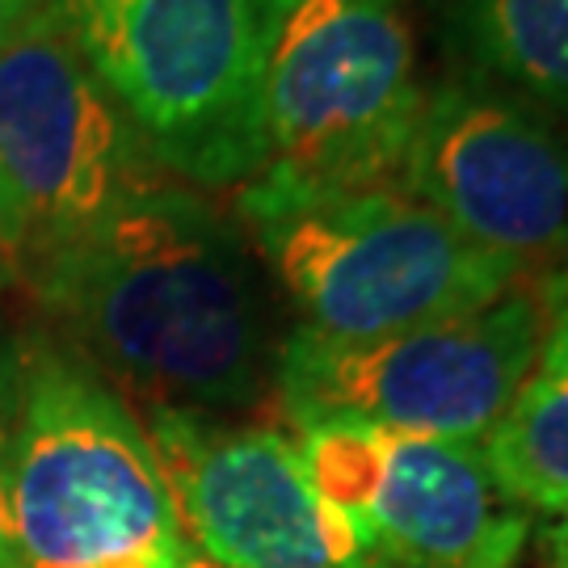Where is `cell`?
<instances>
[{"label": "cell", "mask_w": 568, "mask_h": 568, "mask_svg": "<svg viewBox=\"0 0 568 568\" xmlns=\"http://www.w3.org/2000/svg\"><path fill=\"white\" fill-rule=\"evenodd\" d=\"M55 342L143 408L236 417L274 392L257 253L224 206L152 178L26 278Z\"/></svg>", "instance_id": "6da1fadb"}, {"label": "cell", "mask_w": 568, "mask_h": 568, "mask_svg": "<svg viewBox=\"0 0 568 568\" xmlns=\"http://www.w3.org/2000/svg\"><path fill=\"white\" fill-rule=\"evenodd\" d=\"M9 568H178L185 535L126 396L55 337H21L4 450Z\"/></svg>", "instance_id": "7a4b0ae2"}, {"label": "cell", "mask_w": 568, "mask_h": 568, "mask_svg": "<svg viewBox=\"0 0 568 568\" xmlns=\"http://www.w3.org/2000/svg\"><path fill=\"white\" fill-rule=\"evenodd\" d=\"M304 333L371 342L493 304L530 278L464 241L405 185L283 190L244 182L232 206Z\"/></svg>", "instance_id": "3957f363"}, {"label": "cell", "mask_w": 568, "mask_h": 568, "mask_svg": "<svg viewBox=\"0 0 568 568\" xmlns=\"http://www.w3.org/2000/svg\"><path fill=\"white\" fill-rule=\"evenodd\" d=\"M39 4L169 178L241 190L262 173L265 72L295 0Z\"/></svg>", "instance_id": "277c9868"}, {"label": "cell", "mask_w": 568, "mask_h": 568, "mask_svg": "<svg viewBox=\"0 0 568 568\" xmlns=\"http://www.w3.org/2000/svg\"><path fill=\"white\" fill-rule=\"evenodd\" d=\"M544 337V291L530 274L493 304L371 342L291 328L278 342L274 396L286 426L345 417L384 434L480 443L527 379Z\"/></svg>", "instance_id": "5b68a950"}, {"label": "cell", "mask_w": 568, "mask_h": 568, "mask_svg": "<svg viewBox=\"0 0 568 568\" xmlns=\"http://www.w3.org/2000/svg\"><path fill=\"white\" fill-rule=\"evenodd\" d=\"M422 98L405 0H295L265 72L257 178L283 190L396 182Z\"/></svg>", "instance_id": "8992f818"}, {"label": "cell", "mask_w": 568, "mask_h": 568, "mask_svg": "<svg viewBox=\"0 0 568 568\" xmlns=\"http://www.w3.org/2000/svg\"><path fill=\"white\" fill-rule=\"evenodd\" d=\"M164 169L77 47L39 18L0 47V262L26 278Z\"/></svg>", "instance_id": "52a82bcc"}, {"label": "cell", "mask_w": 568, "mask_h": 568, "mask_svg": "<svg viewBox=\"0 0 568 568\" xmlns=\"http://www.w3.org/2000/svg\"><path fill=\"white\" fill-rule=\"evenodd\" d=\"M396 185L527 274L568 257V122L497 84L429 81Z\"/></svg>", "instance_id": "ba28073f"}, {"label": "cell", "mask_w": 568, "mask_h": 568, "mask_svg": "<svg viewBox=\"0 0 568 568\" xmlns=\"http://www.w3.org/2000/svg\"><path fill=\"white\" fill-rule=\"evenodd\" d=\"M185 544L220 568H387L358 527L321 501L295 434L194 408H148Z\"/></svg>", "instance_id": "9c48e42d"}, {"label": "cell", "mask_w": 568, "mask_h": 568, "mask_svg": "<svg viewBox=\"0 0 568 568\" xmlns=\"http://www.w3.org/2000/svg\"><path fill=\"white\" fill-rule=\"evenodd\" d=\"M366 530L387 568H514L530 509L497 480L480 443L392 434Z\"/></svg>", "instance_id": "30bf717a"}, {"label": "cell", "mask_w": 568, "mask_h": 568, "mask_svg": "<svg viewBox=\"0 0 568 568\" xmlns=\"http://www.w3.org/2000/svg\"><path fill=\"white\" fill-rule=\"evenodd\" d=\"M544 291V337L527 379L497 429L485 459L497 480L535 514L568 509V257L535 274Z\"/></svg>", "instance_id": "8fae6325"}, {"label": "cell", "mask_w": 568, "mask_h": 568, "mask_svg": "<svg viewBox=\"0 0 568 568\" xmlns=\"http://www.w3.org/2000/svg\"><path fill=\"white\" fill-rule=\"evenodd\" d=\"M455 72L568 122V0H434Z\"/></svg>", "instance_id": "7c38bea8"}, {"label": "cell", "mask_w": 568, "mask_h": 568, "mask_svg": "<svg viewBox=\"0 0 568 568\" xmlns=\"http://www.w3.org/2000/svg\"><path fill=\"white\" fill-rule=\"evenodd\" d=\"M291 429H295V447H300V459L307 467V480L321 493V501L345 514L371 544L366 514H371V501H375L379 480H384L387 438L392 434L363 426V422H345V417L304 422V426Z\"/></svg>", "instance_id": "4fadbf2b"}, {"label": "cell", "mask_w": 568, "mask_h": 568, "mask_svg": "<svg viewBox=\"0 0 568 568\" xmlns=\"http://www.w3.org/2000/svg\"><path fill=\"white\" fill-rule=\"evenodd\" d=\"M21 337L0 321V568H9V539H4V450L18 417V392H21Z\"/></svg>", "instance_id": "5bb4252c"}, {"label": "cell", "mask_w": 568, "mask_h": 568, "mask_svg": "<svg viewBox=\"0 0 568 568\" xmlns=\"http://www.w3.org/2000/svg\"><path fill=\"white\" fill-rule=\"evenodd\" d=\"M39 0H0V47L9 39H18L30 21L39 18Z\"/></svg>", "instance_id": "9a60e30c"}, {"label": "cell", "mask_w": 568, "mask_h": 568, "mask_svg": "<svg viewBox=\"0 0 568 568\" xmlns=\"http://www.w3.org/2000/svg\"><path fill=\"white\" fill-rule=\"evenodd\" d=\"M551 560H556V568H568V509L551 527Z\"/></svg>", "instance_id": "2e32d148"}, {"label": "cell", "mask_w": 568, "mask_h": 568, "mask_svg": "<svg viewBox=\"0 0 568 568\" xmlns=\"http://www.w3.org/2000/svg\"><path fill=\"white\" fill-rule=\"evenodd\" d=\"M178 568H220V565H211L203 551H194V548H185V556H182V565Z\"/></svg>", "instance_id": "e0dca14e"}, {"label": "cell", "mask_w": 568, "mask_h": 568, "mask_svg": "<svg viewBox=\"0 0 568 568\" xmlns=\"http://www.w3.org/2000/svg\"><path fill=\"white\" fill-rule=\"evenodd\" d=\"M0 278H9V274H4V262H0Z\"/></svg>", "instance_id": "ac0fdd59"}]
</instances>
